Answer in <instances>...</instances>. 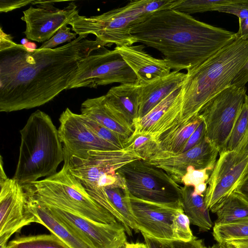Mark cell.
I'll list each match as a JSON object with an SVG mask.
<instances>
[{
	"label": "cell",
	"mask_w": 248,
	"mask_h": 248,
	"mask_svg": "<svg viewBox=\"0 0 248 248\" xmlns=\"http://www.w3.org/2000/svg\"><path fill=\"white\" fill-rule=\"evenodd\" d=\"M106 46L78 36L52 49L29 50L12 41L0 48V111L32 108L67 90L81 61Z\"/></svg>",
	"instance_id": "cell-1"
},
{
	"label": "cell",
	"mask_w": 248,
	"mask_h": 248,
	"mask_svg": "<svg viewBox=\"0 0 248 248\" xmlns=\"http://www.w3.org/2000/svg\"><path fill=\"white\" fill-rule=\"evenodd\" d=\"M130 33L135 43L160 52L177 71L200 64L237 39L234 32L172 9L154 13Z\"/></svg>",
	"instance_id": "cell-2"
},
{
	"label": "cell",
	"mask_w": 248,
	"mask_h": 248,
	"mask_svg": "<svg viewBox=\"0 0 248 248\" xmlns=\"http://www.w3.org/2000/svg\"><path fill=\"white\" fill-rule=\"evenodd\" d=\"M248 61V40L236 39L200 64L187 70L183 84L180 122L197 116L216 95L231 85Z\"/></svg>",
	"instance_id": "cell-3"
},
{
	"label": "cell",
	"mask_w": 248,
	"mask_h": 248,
	"mask_svg": "<svg viewBox=\"0 0 248 248\" xmlns=\"http://www.w3.org/2000/svg\"><path fill=\"white\" fill-rule=\"evenodd\" d=\"M19 155L13 178L26 186L57 173L64 161L58 130L50 116L37 110L20 130Z\"/></svg>",
	"instance_id": "cell-4"
},
{
	"label": "cell",
	"mask_w": 248,
	"mask_h": 248,
	"mask_svg": "<svg viewBox=\"0 0 248 248\" xmlns=\"http://www.w3.org/2000/svg\"><path fill=\"white\" fill-rule=\"evenodd\" d=\"M180 0H131L122 7L102 14L87 17L77 14L69 23L72 30L84 37L90 34L106 46H132L135 43L131 30L154 13L171 9Z\"/></svg>",
	"instance_id": "cell-5"
},
{
	"label": "cell",
	"mask_w": 248,
	"mask_h": 248,
	"mask_svg": "<svg viewBox=\"0 0 248 248\" xmlns=\"http://www.w3.org/2000/svg\"><path fill=\"white\" fill-rule=\"evenodd\" d=\"M25 187L46 205L99 223L118 222L113 215L90 196L64 164L55 174Z\"/></svg>",
	"instance_id": "cell-6"
},
{
	"label": "cell",
	"mask_w": 248,
	"mask_h": 248,
	"mask_svg": "<svg viewBox=\"0 0 248 248\" xmlns=\"http://www.w3.org/2000/svg\"><path fill=\"white\" fill-rule=\"evenodd\" d=\"M117 171L124 179L129 193L135 198L183 208L181 186L162 169L144 160L137 159Z\"/></svg>",
	"instance_id": "cell-7"
},
{
	"label": "cell",
	"mask_w": 248,
	"mask_h": 248,
	"mask_svg": "<svg viewBox=\"0 0 248 248\" xmlns=\"http://www.w3.org/2000/svg\"><path fill=\"white\" fill-rule=\"evenodd\" d=\"M246 87L231 85L216 95L198 114L204 123L205 138L220 153L226 150L232 130L240 112Z\"/></svg>",
	"instance_id": "cell-8"
},
{
	"label": "cell",
	"mask_w": 248,
	"mask_h": 248,
	"mask_svg": "<svg viewBox=\"0 0 248 248\" xmlns=\"http://www.w3.org/2000/svg\"><path fill=\"white\" fill-rule=\"evenodd\" d=\"M113 83H138V80L118 52L103 47L80 62L71 76L67 89L96 88Z\"/></svg>",
	"instance_id": "cell-9"
},
{
	"label": "cell",
	"mask_w": 248,
	"mask_h": 248,
	"mask_svg": "<svg viewBox=\"0 0 248 248\" xmlns=\"http://www.w3.org/2000/svg\"><path fill=\"white\" fill-rule=\"evenodd\" d=\"M0 186V248H6L12 235L38 220L29 208L23 186L2 172Z\"/></svg>",
	"instance_id": "cell-10"
},
{
	"label": "cell",
	"mask_w": 248,
	"mask_h": 248,
	"mask_svg": "<svg viewBox=\"0 0 248 248\" xmlns=\"http://www.w3.org/2000/svg\"><path fill=\"white\" fill-rule=\"evenodd\" d=\"M248 170V155L224 150L219 157L207 182L205 204L212 211L232 193Z\"/></svg>",
	"instance_id": "cell-11"
},
{
	"label": "cell",
	"mask_w": 248,
	"mask_h": 248,
	"mask_svg": "<svg viewBox=\"0 0 248 248\" xmlns=\"http://www.w3.org/2000/svg\"><path fill=\"white\" fill-rule=\"evenodd\" d=\"M56 0H34L35 7L31 6L23 12L22 20L26 23L24 32L27 39L39 43L50 39L64 25H68L79 14L77 4L70 2L60 9L55 6Z\"/></svg>",
	"instance_id": "cell-12"
},
{
	"label": "cell",
	"mask_w": 248,
	"mask_h": 248,
	"mask_svg": "<svg viewBox=\"0 0 248 248\" xmlns=\"http://www.w3.org/2000/svg\"><path fill=\"white\" fill-rule=\"evenodd\" d=\"M58 129L64 155L84 158L90 151H118L121 149L101 139L83 122L80 114L66 108L59 118Z\"/></svg>",
	"instance_id": "cell-13"
},
{
	"label": "cell",
	"mask_w": 248,
	"mask_h": 248,
	"mask_svg": "<svg viewBox=\"0 0 248 248\" xmlns=\"http://www.w3.org/2000/svg\"><path fill=\"white\" fill-rule=\"evenodd\" d=\"M44 205L55 217L75 231L93 248H116L127 242L125 230L119 222L99 223Z\"/></svg>",
	"instance_id": "cell-14"
},
{
	"label": "cell",
	"mask_w": 248,
	"mask_h": 248,
	"mask_svg": "<svg viewBox=\"0 0 248 248\" xmlns=\"http://www.w3.org/2000/svg\"><path fill=\"white\" fill-rule=\"evenodd\" d=\"M218 154L217 149L204 137L197 145L186 152L145 161L162 169L177 184H181L182 178L190 166L197 170L208 168L212 171Z\"/></svg>",
	"instance_id": "cell-15"
},
{
	"label": "cell",
	"mask_w": 248,
	"mask_h": 248,
	"mask_svg": "<svg viewBox=\"0 0 248 248\" xmlns=\"http://www.w3.org/2000/svg\"><path fill=\"white\" fill-rule=\"evenodd\" d=\"M133 216L143 235L161 239H172L171 225L178 209L135 198L129 193Z\"/></svg>",
	"instance_id": "cell-16"
},
{
	"label": "cell",
	"mask_w": 248,
	"mask_h": 248,
	"mask_svg": "<svg viewBox=\"0 0 248 248\" xmlns=\"http://www.w3.org/2000/svg\"><path fill=\"white\" fill-rule=\"evenodd\" d=\"M183 100V85L134 124L133 134H146L157 139L180 123Z\"/></svg>",
	"instance_id": "cell-17"
},
{
	"label": "cell",
	"mask_w": 248,
	"mask_h": 248,
	"mask_svg": "<svg viewBox=\"0 0 248 248\" xmlns=\"http://www.w3.org/2000/svg\"><path fill=\"white\" fill-rule=\"evenodd\" d=\"M144 47L143 45H137L114 48L135 73L140 84L166 76L171 69L166 59L153 57L144 51Z\"/></svg>",
	"instance_id": "cell-18"
},
{
	"label": "cell",
	"mask_w": 248,
	"mask_h": 248,
	"mask_svg": "<svg viewBox=\"0 0 248 248\" xmlns=\"http://www.w3.org/2000/svg\"><path fill=\"white\" fill-rule=\"evenodd\" d=\"M104 189L106 195L97 203L123 225L128 235H132V230L139 232L131 210L129 193L123 178L120 175L114 184Z\"/></svg>",
	"instance_id": "cell-19"
},
{
	"label": "cell",
	"mask_w": 248,
	"mask_h": 248,
	"mask_svg": "<svg viewBox=\"0 0 248 248\" xmlns=\"http://www.w3.org/2000/svg\"><path fill=\"white\" fill-rule=\"evenodd\" d=\"M186 74L173 71L168 75L140 84L138 120L141 118L173 91L181 86Z\"/></svg>",
	"instance_id": "cell-20"
},
{
	"label": "cell",
	"mask_w": 248,
	"mask_h": 248,
	"mask_svg": "<svg viewBox=\"0 0 248 248\" xmlns=\"http://www.w3.org/2000/svg\"><path fill=\"white\" fill-rule=\"evenodd\" d=\"M139 83L122 84L111 87L104 95L110 108L134 131L139 110Z\"/></svg>",
	"instance_id": "cell-21"
},
{
	"label": "cell",
	"mask_w": 248,
	"mask_h": 248,
	"mask_svg": "<svg viewBox=\"0 0 248 248\" xmlns=\"http://www.w3.org/2000/svg\"><path fill=\"white\" fill-rule=\"evenodd\" d=\"M27 193L29 208L38 219V223L45 226L69 248H93L75 231L55 217L29 191Z\"/></svg>",
	"instance_id": "cell-22"
},
{
	"label": "cell",
	"mask_w": 248,
	"mask_h": 248,
	"mask_svg": "<svg viewBox=\"0 0 248 248\" xmlns=\"http://www.w3.org/2000/svg\"><path fill=\"white\" fill-rule=\"evenodd\" d=\"M80 111L82 115L128 140L134 133V130L124 123L110 108L104 95L86 99L81 104Z\"/></svg>",
	"instance_id": "cell-23"
},
{
	"label": "cell",
	"mask_w": 248,
	"mask_h": 248,
	"mask_svg": "<svg viewBox=\"0 0 248 248\" xmlns=\"http://www.w3.org/2000/svg\"><path fill=\"white\" fill-rule=\"evenodd\" d=\"M202 121L198 115L188 121L178 123L162 134L157 140L159 150L152 158L180 154L186 141Z\"/></svg>",
	"instance_id": "cell-24"
},
{
	"label": "cell",
	"mask_w": 248,
	"mask_h": 248,
	"mask_svg": "<svg viewBox=\"0 0 248 248\" xmlns=\"http://www.w3.org/2000/svg\"><path fill=\"white\" fill-rule=\"evenodd\" d=\"M193 191V186H181L184 213L190 223L197 226L200 232H207L213 226L209 210L205 204L204 196L195 194Z\"/></svg>",
	"instance_id": "cell-25"
},
{
	"label": "cell",
	"mask_w": 248,
	"mask_h": 248,
	"mask_svg": "<svg viewBox=\"0 0 248 248\" xmlns=\"http://www.w3.org/2000/svg\"><path fill=\"white\" fill-rule=\"evenodd\" d=\"M211 211L217 215L215 224L229 223L248 218V203L233 192Z\"/></svg>",
	"instance_id": "cell-26"
},
{
	"label": "cell",
	"mask_w": 248,
	"mask_h": 248,
	"mask_svg": "<svg viewBox=\"0 0 248 248\" xmlns=\"http://www.w3.org/2000/svg\"><path fill=\"white\" fill-rule=\"evenodd\" d=\"M6 248H69L53 233L19 235L8 242Z\"/></svg>",
	"instance_id": "cell-27"
},
{
	"label": "cell",
	"mask_w": 248,
	"mask_h": 248,
	"mask_svg": "<svg viewBox=\"0 0 248 248\" xmlns=\"http://www.w3.org/2000/svg\"><path fill=\"white\" fill-rule=\"evenodd\" d=\"M213 236L217 243L248 239V218L229 223L215 224Z\"/></svg>",
	"instance_id": "cell-28"
},
{
	"label": "cell",
	"mask_w": 248,
	"mask_h": 248,
	"mask_svg": "<svg viewBox=\"0 0 248 248\" xmlns=\"http://www.w3.org/2000/svg\"><path fill=\"white\" fill-rule=\"evenodd\" d=\"M138 155L141 159L147 160L154 156L159 150L157 141L151 135L133 134L127 141L124 148Z\"/></svg>",
	"instance_id": "cell-29"
},
{
	"label": "cell",
	"mask_w": 248,
	"mask_h": 248,
	"mask_svg": "<svg viewBox=\"0 0 248 248\" xmlns=\"http://www.w3.org/2000/svg\"><path fill=\"white\" fill-rule=\"evenodd\" d=\"M240 0H180L172 9L190 15L217 11L220 7L238 2Z\"/></svg>",
	"instance_id": "cell-30"
},
{
	"label": "cell",
	"mask_w": 248,
	"mask_h": 248,
	"mask_svg": "<svg viewBox=\"0 0 248 248\" xmlns=\"http://www.w3.org/2000/svg\"><path fill=\"white\" fill-rule=\"evenodd\" d=\"M248 125V95L246 94L241 110L232 130L226 150H236L245 135Z\"/></svg>",
	"instance_id": "cell-31"
},
{
	"label": "cell",
	"mask_w": 248,
	"mask_h": 248,
	"mask_svg": "<svg viewBox=\"0 0 248 248\" xmlns=\"http://www.w3.org/2000/svg\"><path fill=\"white\" fill-rule=\"evenodd\" d=\"M80 114L84 123L98 136L121 149L124 148L127 139L108 129L95 121Z\"/></svg>",
	"instance_id": "cell-32"
},
{
	"label": "cell",
	"mask_w": 248,
	"mask_h": 248,
	"mask_svg": "<svg viewBox=\"0 0 248 248\" xmlns=\"http://www.w3.org/2000/svg\"><path fill=\"white\" fill-rule=\"evenodd\" d=\"M190 223L183 209L177 210L173 216L171 225L172 239L185 242L195 239L196 237L190 229Z\"/></svg>",
	"instance_id": "cell-33"
},
{
	"label": "cell",
	"mask_w": 248,
	"mask_h": 248,
	"mask_svg": "<svg viewBox=\"0 0 248 248\" xmlns=\"http://www.w3.org/2000/svg\"><path fill=\"white\" fill-rule=\"evenodd\" d=\"M149 248H207L202 239L185 242L175 239H161L143 235Z\"/></svg>",
	"instance_id": "cell-34"
},
{
	"label": "cell",
	"mask_w": 248,
	"mask_h": 248,
	"mask_svg": "<svg viewBox=\"0 0 248 248\" xmlns=\"http://www.w3.org/2000/svg\"><path fill=\"white\" fill-rule=\"evenodd\" d=\"M67 24L62 26L50 39L43 43L40 49H52L58 45L66 42H71L76 39L77 34L70 31Z\"/></svg>",
	"instance_id": "cell-35"
},
{
	"label": "cell",
	"mask_w": 248,
	"mask_h": 248,
	"mask_svg": "<svg viewBox=\"0 0 248 248\" xmlns=\"http://www.w3.org/2000/svg\"><path fill=\"white\" fill-rule=\"evenodd\" d=\"M208 171H210V170L208 168L197 170L190 166L182 178L181 184L185 186L194 187L201 183H207L209 178Z\"/></svg>",
	"instance_id": "cell-36"
},
{
	"label": "cell",
	"mask_w": 248,
	"mask_h": 248,
	"mask_svg": "<svg viewBox=\"0 0 248 248\" xmlns=\"http://www.w3.org/2000/svg\"><path fill=\"white\" fill-rule=\"evenodd\" d=\"M217 11L234 15L239 19L248 18V0L220 7Z\"/></svg>",
	"instance_id": "cell-37"
},
{
	"label": "cell",
	"mask_w": 248,
	"mask_h": 248,
	"mask_svg": "<svg viewBox=\"0 0 248 248\" xmlns=\"http://www.w3.org/2000/svg\"><path fill=\"white\" fill-rule=\"evenodd\" d=\"M204 137L205 127L204 123L202 121L186 141L180 154L186 152L197 145L201 142Z\"/></svg>",
	"instance_id": "cell-38"
},
{
	"label": "cell",
	"mask_w": 248,
	"mask_h": 248,
	"mask_svg": "<svg viewBox=\"0 0 248 248\" xmlns=\"http://www.w3.org/2000/svg\"><path fill=\"white\" fill-rule=\"evenodd\" d=\"M34 0H0V12L7 13L32 4Z\"/></svg>",
	"instance_id": "cell-39"
},
{
	"label": "cell",
	"mask_w": 248,
	"mask_h": 248,
	"mask_svg": "<svg viewBox=\"0 0 248 248\" xmlns=\"http://www.w3.org/2000/svg\"><path fill=\"white\" fill-rule=\"evenodd\" d=\"M233 192L248 203V170Z\"/></svg>",
	"instance_id": "cell-40"
},
{
	"label": "cell",
	"mask_w": 248,
	"mask_h": 248,
	"mask_svg": "<svg viewBox=\"0 0 248 248\" xmlns=\"http://www.w3.org/2000/svg\"><path fill=\"white\" fill-rule=\"evenodd\" d=\"M248 82V61L241 69L232 82L231 85L238 87H245Z\"/></svg>",
	"instance_id": "cell-41"
},
{
	"label": "cell",
	"mask_w": 248,
	"mask_h": 248,
	"mask_svg": "<svg viewBox=\"0 0 248 248\" xmlns=\"http://www.w3.org/2000/svg\"><path fill=\"white\" fill-rule=\"evenodd\" d=\"M239 28L236 33L237 38L248 40V18L239 19Z\"/></svg>",
	"instance_id": "cell-42"
},
{
	"label": "cell",
	"mask_w": 248,
	"mask_h": 248,
	"mask_svg": "<svg viewBox=\"0 0 248 248\" xmlns=\"http://www.w3.org/2000/svg\"><path fill=\"white\" fill-rule=\"evenodd\" d=\"M235 151L248 155V125L245 135Z\"/></svg>",
	"instance_id": "cell-43"
},
{
	"label": "cell",
	"mask_w": 248,
	"mask_h": 248,
	"mask_svg": "<svg viewBox=\"0 0 248 248\" xmlns=\"http://www.w3.org/2000/svg\"><path fill=\"white\" fill-rule=\"evenodd\" d=\"M228 243L235 248H248V239L234 240Z\"/></svg>",
	"instance_id": "cell-44"
},
{
	"label": "cell",
	"mask_w": 248,
	"mask_h": 248,
	"mask_svg": "<svg viewBox=\"0 0 248 248\" xmlns=\"http://www.w3.org/2000/svg\"><path fill=\"white\" fill-rule=\"evenodd\" d=\"M207 183H201L193 187V193L195 194L204 196L207 189Z\"/></svg>",
	"instance_id": "cell-45"
},
{
	"label": "cell",
	"mask_w": 248,
	"mask_h": 248,
	"mask_svg": "<svg viewBox=\"0 0 248 248\" xmlns=\"http://www.w3.org/2000/svg\"><path fill=\"white\" fill-rule=\"evenodd\" d=\"M207 248H234V247L228 243H217Z\"/></svg>",
	"instance_id": "cell-46"
},
{
	"label": "cell",
	"mask_w": 248,
	"mask_h": 248,
	"mask_svg": "<svg viewBox=\"0 0 248 248\" xmlns=\"http://www.w3.org/2000/svg\"><path fill=\"white\" fill-rule=\"evenodd\" d=\"M128 248H149L148 246L146 243H127Z\"/></svg>",
	"instance_id": "cell-47"
},
{
	"label": "cell",
	"mask_w": 248,
	"mask_h": 248,
	"mask_svg": "<svg viewBox=\"0 0 248 248\" xmlns=\"http://www.w3.org/2000/svg\"><path fill=\"white\" fill-rule=\"evenodd\" d=\"M28 39H26V38L22 39L21 41V45H25V44L28 43Z\"/></svg>",
	"instance_id": "cell-48"
},
{
	"label": "cell",
	"mask_w": 248,
	"mask_h": 248,
	"mask_svg": "<svg viewBox=\"0 0 248 248\" xmlns=\"http://www.w3.org/2000/svg\"><path fill=\"white\" fill-rule=\"evenodd\" d=\"M127 242H125L124 244L116 248H128L127 245Z\"/></svg>",
	"instance_id": "cell-49"
},
{
	"label": "cell",
	"mask_w": 248,
	"mask_h": 248,
	"mask_svg": "<svg viewBox=\"0 0 248 248\" xmlns=\"http://www.w3.org/2000/svg\"></svg>",
	"instance_id": "cell-50"
}]
</instances>
